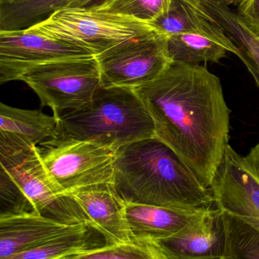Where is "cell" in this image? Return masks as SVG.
Returning <instances> with one entry per match:
<instances>
[{"label": "cell", "instance_id": "obj_1", "mask_svg": "<svg viewBox=\"0 0 259 259\" xmlns=\"http://www.w3.org/2000/svg\"><path fill=\"white\" fill-rule=\"evenodd\" d=\"M135 91L153 119L155 137L210 188L229 144L231 109L219 77L205 66L172 62Z\"/></svg>", "mask_w": 259, "mask_h": 259}, {"label": "cell", "instance_id": "obj_2", "mask_svg": "<svg viewBox=\"0 0 259 259\" xmlns=\"http://www.w3.org/2000/svg\"><path fill=\"white\" fill-rule=\"evenodd\" d=\"M113 185L119 196L129 203L191 210L216 206L211 188L156 137L119 149Z\"/></svg>", "mask_w": 259, "mask_h": 259}, {"label": "cell", "instance_id": "obj_3", "mask_svg": "<svg viewBox=\"0 0 259 259\" xmlns=\"http://www.w3.org/2000/svg\"><path fill=\"white\" fill-rule=\"evenodd\" d=\"M59 137L114 149L155 137V124L135 90L103 87L86 106L59 118Z\"/></svg>", "mask_w": 259, "mask_h": 259}, {"label": "cell", "instance_id": "obj_4", "mask_svg": "<svg viewBox=\"0 0 259 259\" xmlns=\"http://www.w3.org/2000/svg\"><path fill=\"white\" fill-rule=\"evenodd\" d=\"M27 30L82 46L95 56L123 41L158 30L149 22L95 6L56 11Z\"/></svg>", "mask_w": 259, "mask_h": 259}, {"label": "cell", "instance_id": "obj_5", "mask_svg": "<svg viewBox=\"0 0 259 259\" xmlns=\"http://www.w3.org/2000/svg\"><path fill=\"white\" fill-rule=\"evenodd\" d=\"M20 80L34 91L41 106L50 108L56 118L63 111L86 106L102 87L95 56L41 64L28 70Z\"/></svg>", "mask_w": 259, "mask_h": 259}, {"label": "cell", "instance_id": "obj_6", "mask_svg": "<svg viewBox=\"0 0 259 259\" xmlns=\"http://www.w3.org/2000/svg\"><path fill=\"white\" fill-rule=\"evenodd\" d=\"M38 147L44 166L65 194L96 184H114L118 149L65 138L49 140Z\"/></svg>", "mask_w": 259, "mask_h": 259}, {"label": "cell", "instance_id": "obj_7", "mask_svg": "<svg viewBox=\"0 0 259 259\" xmlns=\"http://www.w3.org/2000/svg\"><path fill=\"white\" fill-rule=\"evenodd\" d=\"M1 170L21 189L36 214L67 225L87 223L77 202L65 194L44 166L38 146L28 150L0 154Z\"/></svg>", "mask_w": 259, "mask_h": 259}, {"label": "cell", "instance_id": "obj_8", "mask_svg": "<svg viewBox=\"0 0 259 259\" xmlns=\"http://www.w3.org/2000/svg\"><path fill=\"white\" fill-rule=\"evenodd\" d=\"M168 38L155 30L97 55L102 86L135 90L158 78L173 62L168 53Z\"/></svg>", "mask_w": 259, "mask_h": 259}, {"label": "cell", "instance_id": "obj_9", "mask_svg": "<svg viewBox=\"0 0 259 259\" xmlns=\"http://www.w3.org/2000/svg\"><path fill=\"white\" fill-rule=\"evenodd\" d=\"M95 56L88 49L27 29L0 31V83L20 80L36 65Z\"/></svg>", "mask_w": 259, "mask_h": 259}, {"label": "cell", "instance_id": "obj_10", "mask_svg": "<svg viewBox=\"0 0 259 259\" xmlns=\"http://www.w3.org/2000/svg\"><path fill=\"white\" fill-rule=\"evenodd\" d=\"M210 188L219 209L243 221L259 233V181L244 157L230 144Z\"/></svg>", "mask_w": 259, "mask_h": 259}, {"label": "cell", "instance_id": "obj_11", "mask_svg": "<svg viewBox=\"0 0 259 259\" xmlns=\"http://www.w3.org/2000/svg\"><path fill=\"white\" fill-rule=\"evenodd\" d=\"M168 259H225L227 227L217 206L182 231L155 240Z\"/></svg>", "mask_w": 259, "mask_h": 259}, {"label": "cell", "instance_id": "obj_12", "mask_svg": "<svg viewBox=\"0 0 259 259\" xmlns=\"http://www.w3.org/2000/svg\"><path fill=\"white\" fill-rule=\"evenodd\" d=\"M85 214L88 225L104 237L106 245L132 238L126 218V202L113 184H100L70 193Z\"/></svg>", "mask_w": 259, "mask_h": 259}, {"label": "cell", "instance_id": "obj_13", "mask_svg": "<svg viewBox=\"0 0 259 259\" xmlns=\"http://www.w3.org/2000/svg\"><path fill=\"white\" fill-rule=\"evenodd\" d=\"M0 154L28 150L59 137V118L0 103Z\"/></svg>", "mask_w": 259, "mask_h": 259}, {"label": "cell", "instance_id": "obj_14", "mask_svg": "<svg viewBox=\"0 0 259 259\" xmlns=\"http://www.w3.org/2000/svg\"><path fill=\"white\" fill-rule=\"evenodd\" d=\"M150 24L169 36L180 33L205 36L240 56L238 46L200 0H172L169 10Z\"/></svg>", "mask_w": 259, "mask_h": 259}, {"label": "cell", "instance_id": "obj_15", "mask_svg": "<svg viewBox=\"0 0 259 259\" xmlns=\"http://www.w3.org/2000/svg\"><path fill=\"white\" fill-rule=\"evenodd\" d=\"M82 225L60 223L38 214L0 218V259L33 249Z\"/></svg>", "mask_w": 259, "mask_h": 259}, {"label": "cell", "instance_id": "obj_16", "mask_svg": "<svg viewBox=\"0 0 259 259\" xmlns=\"http://www.w3.org/2000/svg\"><path fill=\"white\" fill-rule=\"evenodd\" d=\"M209 209H182L126 202V218L132 237L157 240L177 234Z\"/></svg>", "mask_w": 259, "mask_h": 259}, {"label": "cell", "instance_id": "obj_17", "mask_svg": "<svg viewBox=\"0 0 259 259\" xmlns=\"http://www.w3.org/2000/svg\"><path fill=\"white\" fill-rule=\"evenodd\" d=\"M93 0H7L0 3V31L27 29L56 11L85 7Z\"/></svg>", "mask_w": 259, "mask_h": 259}, {"label": "cell", "instance_id": "obj_18", "mask_svg": "<svg viewBox=\"0 0 259 259\" xmlns=\"http://www.w3.org/2000/svg\"><path fill=\"white\" fill-rule=\"evenodd\" d=\"M106 245L104 237L88 224L58 236L41 246L9 259H61L80 255Z\"/></svg>", "mask_w": 259, "mask_h": 259}, {"label": "cell", "instance_id": "obj_19", "mask_svg": "<svg viewBox=\"0 0 259 259\" xmlns=\"http://www.w3.org/2000/svg\"><path fill=\"white\" fill-rule=\"evenodd\" d=\"M211 12L230 37L240 45L238 57L244 62L259 88V37L249 30L237 12L229 6L217 5Z\"/></svg>", "mask_w": 259, "mask_h": 259}, {"label": "cell", "instance_id": "obj_20", "mask_svg": "<svg viewBox=\"0 0 259 259\" xmlns=\"http://www.w3.org/2000/svg\"><path fill=\"white\" fill-rule=\"evenodd\" d=\"M168 53L173 62L199 65L218 63L226 57L228 50L221 44L199 35L180 33L169 36Z\"/></svg>", "mask_w": 259, "mask_h": 259}, {"label": "cell", "instance_id": "obj_21", "mask_svg": "<svg viewBox=\"0 0 259 259\" xmlns=\"http://www.w3.org/2000/svg\"><path fill=\"white\" fill-rule=\"evenodd\" d=\"M69 259H168L155 240L135 238L68 257Z\"/></svg>", "mask_w": 259, "mask_h": 259}, {"label": "cell", "instance_id": "obj_22", "mask_svg": "<svg viewBox=\"0 0 259 259\" xmlns=\"http://www.w3.org/2000/svg\"><path fill=\"white\" fill-rule=\"evenodd\" d=\"M223 213L227 227L226 258L259 259L258 231L234 216Z\"/></svg>", "mask_w": 259, "mask_h": 259}, {"label": "cell", "instance_id": "obj_23", "mask_svg": "<svg viewBox=\"0 0 259 259\" xmlns=\"http://www.w3.org/2000/svg\"><path fill=\"white\" fill-rule=\"evenodd\" d=\"M171 3L172 0H103L94 6L151 23L165 14Z\"/></svg>", "mask_w": 259, "mask_h": 259}, {"label": "cell", "instance_id": "obj_24", "mask_svg": "<svg viewBox=\"0 0 259 259\" xmlns=\"http://www.w3.org/2000/svg\"><path fill=\"white\" fill-rule=\"evenodd\" d=\"M25 214H36L34 207L13 180L0 170V218Z\"/></svg>", "mask_w": 259, "mask_h": 259}, {"label": "cell", "instance_id": "obj_25", "mask_svg": "<svg viewBox=\"0 0 259 259\" xmlns=\"http://www.w3.org/2000/svg\"><path fill=\"white\" fill-rule=\"evenodd\" d=\"M237 13L249 30L259 37V0H242Z\"/></svg>", "mask_w": 259, "mask_h": 259}, {"label": "cell", "instance_id": "obj_26", "mask_svg": "<svg viewBox=\"0 0 259 259\" xmlns=\"http://www.w3.org/2000/svg\"><path fill=\"white\" fill-rule=\"evenodd\" d=\"M244 159L251 171L259 181V143L251 149L249 154L244 157Z\"/></svg>", "mask_w": 259, "mask_h": 259}, {"label": "cell", "instance_id": "obj_27", "mask_svg": "<svg viewBox=\"0 0 259 259\" xmlns=\"http://www.w3.org/2000/svg\"><path fill=\"white\" fill-rule=\"evenodd\" d=\"M214 1L217 2V3H221V4L225 5V6H238L242 0H214Z\"/></svg>", "mask_w": 259, "mask_h": 259}, {"label": "cell", "instance_id": "obj_28", "mask_svg": "<svg viewBox=\"0 0 259 259\" xmlns=\"http://www.w3.org/2000/svg\"><path fill=\"white\" fill-rule=\"evenodd\" d=\"M7 1V0H0V3H3V2Z\"/></svg>", "mask_w": 259, "mask_h": 259}, {"label": "cell", "instance_id": "obj_29", "mask_svg": "<svg viewBox=\"0 0 259 259\" xmlns=\"http://www.w3.org/2000/svg\"><path fill=\"white\" fill-rule=\"evenodd\" d=\"M61 259H69V258H68V257H66V258H61Z\"/></svg>", "mask_w": 259, "mask_h": 259}, {"label": "cell", "instance_id": "obj_30", "mask_svg": "<svg viewBox=\"0 0 259 259\" xmlns=\"http://www.w3.org/2000/svg\"><path fill=\"white\" fill-rule=\"evenodd\" d=\"M225 259H227V258H225Z\"/></svg>", "mask_w": 259, "mask_h": 259}]
</instances>
